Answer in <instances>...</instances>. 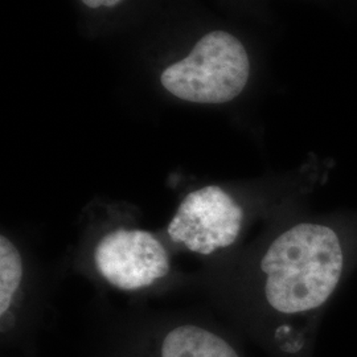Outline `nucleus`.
Wrapping results in <instances>:
<instances>
[{
    "instance_id": "f257e3e1",
    "label": "nucleus",
    "mask_w": 357,
    "mask_h": 357,
    "mask_svg": "<svg viewBox=\"0 0 357 357\" xmlns=\"http://www.w3.org/2000/svg\"><path fill=\"white\" fill-rule=\"evenodd\" d=\"M345 265L347 243L335 227L294 225L270 243L261 259L268 306L286 315L318 310L336 291Z\"/></svg>"
},
{
    "instance_id": "7ed1b4c3",
    "label": "nucleus",
    "mask_w": 357,
    "mask_h": 357,
    "mask_svg": "<svg viewBox=\"0 0 357 357\" xmlns=\"http://www.w3.org/2000/svg\"><path fill=\"white\" fill-rule=\"evenodd\" d=\"M243 222L241 205L222 188L208 185L185 196L167 231L174 243L206 255L236 243Z\"/></svg>"
},
{
    "instance_id": "39448f33",
    "label": "nucleus",
    "mask_w": 357,
    "mask_h": 357,
    "mask_svg": "<svg viewBox=\"0 0 357 357\" xmlns=\"http://www.w3.org/2000/svg\"><path fill=\"white\" fill-rule=\"evenodd\" d=\"M162 357H238V355L213 332L196 326H181L165 337Z\"/></svg>"
},
{
    "instance_id": "20e7f679",
    "label": "nucleus",
    "mask_w": 357,
    "mask_h": 357,
    "mask_svg": "<svg viewBox=\"0 0 357 357\" xmlns=\"http://www.w3.org/2000/svg\"><path fill=\"white\" fill-rule=\"evenodd\" d=\"M94 262L106 281L126 291L147 287L169 271L165 246L146 230L107 233L94 250Z\"/></svg>"
},
{
    "instance_id": "423d86ee",
    "label": "nucleus",
    "mask_w": 357,
    "mask_h": 357,
    "mask_svg": "<svg viewBox=\"0 0 357 357\" xmlns=\"http://www.w3.org/2000/svg\"><path fill=\"white\" fill-rule=\"evenodd\" d=\"M23 278V261L16 246L4 234L0 237V314L4 317Z\"/></svg>"
},
{
    "instance_id": "f03ea898",
    "label": "nucleus",
    "mask_w": 357,
    "mask_h": 357,
    "mask_svg": "<svg viewBox=\"0 0 357 357\" xmlns=\"http://www.w3.org/2000/svg\"><path fill=\"white\" fill-rule=\"evenodd\" d=\"M252 75L249 52L241 38L213 29L188 53L165 66L159 81L168 94L185 102L222 105L243 94Z\"/></svg>"
},
{
    "instance_id": "0eeeda50",
    "label": "nucleus",
    "mask_w": 357,
    "mask_h": 357,
    "mask_svg": "<svg viewBox=\"0 0 357 357\" xmlns=\"http://www.w3.org/2000/svg\"><path fill=\"white\" fill-rule=\"evenodd\" d=\"M126 0H79L84 8L93 11V13H100V11H112L122 6Z\"/></svg>"
}]
</instances>
